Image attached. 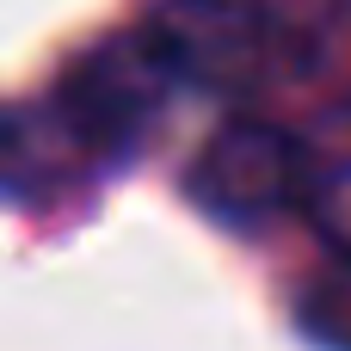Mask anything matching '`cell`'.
Masks as SVG:
<instances>
[{
    "instance_id": "cell-4",
    "label": "cell",
    "mask_w": 351,
    "mask_h": 351,
    "mask_svg": "<svg viewBox=\"0 0 351 351\" xmlns=\"http://www.w3.org/2000/svg\"><path fill=\"white\" fill-rule=\"evenodd\" d=\"M86 173H93V160L74 148V136L49 99L0 105V197H56L62 185H74Z\"/></svg>"
},
{
    "instance_id": "cell-3",
    "label": "cell",
    "mask_w": 351,
    "mask_h": 351,
    "mask_svg": "<svg viewBox=\"0 0 351 351\" xmlns=\"http://www.w3.org/2000/svg\"><path fill=\"white\" fill-rule=\"evenodd\" d=\"M315 173H321V154L302 136H290L271 117H241V123H222L210 136V148L197 154L191 197L216 222L253 228V222H271L284 210H308Z\"/></svg>"
},
{
    "instance_id": "cell-5",
    "label": "cell",
    "mask_w": 351,
    "mask_h": 351,
    "mask_svg": "<svg viewBox=\"0 0 351 351\" xmlns=\"http://www.w3.org/2000/svg\"><path fill=\"white\" fill-rule=\"evenodd\" d=\"M308 321H315L333 346L351 351V253L339 259V271H333V278H321V290L308 296Z\"/></svg>"
},
{
    "instance_id": "cell-1",
    "label": "cell",
    "mask_w": 351,
    "mask_h": 351,
    "mask_svg": "<svg viewBox=\"0 0 351 351\" xmlns=\"http://www.w3.org/2000/svg\"><path fill=\"white\" fill-rule=\"evenodd\" d=\"M142 25L191 93H253L308 62V31L284 0H160Z\"/></svg>"
},
{
    "instance_id": "cell-2",
    "label": "cell",
    "mask_w": 351,
    "mask_h": 351,
    "mask_svg": "<svg viewBox=\"0 0 351 351\" xmlns=\"http://www.w3.org/2000/svg\"><path fill=\"white\" fill-rule=\"evenodd\" d=\"M173 93H179V74L167 68V56L148 37V25H136V31H111L80 62H68V74L49 93V105L68 123L74 148L99 173V167L123 160L154 130V117L167 111Z\"/></svg>"
}]
</instances>
